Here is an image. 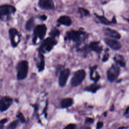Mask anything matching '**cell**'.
Returning <instances> with one entry per match:
<instances>
[{
    "label": "cell",
    "mask_w": 129,
    "mask_h": 129,
    "mask_svg": "<svg viewBox=\"0 0 129 129\" xmlns=\"http://www.w3.org/2000/svg\"><path fill=\"white\" fill-rule=\"evenodd\" d=\"M128 110H129V106H128V107L126 108V111H125V114L128 113Z\"/></svg>",
    "instance_id": "1f68e13d"
},
{
    "label": "cell",
    "mask_w": 129,
    "mask_h": 129,
    "mask_svg": "<svg viewBox=\"0 0 129 129\" xmlns=\"http://www.w3.org/2000/svg\"><path fill=\"white\" fill-rule=\"evenodd\" d=\"M103 126V123L102 122H98L97 123V125H96V128L97 129H100Z\"/></svg>",
    "instance_id": "83f0119b"
},
{
    "label": "cell",
    "mask_w": 129,
    "mask_h": 129,
    "mask_svg": "<svg viewBox=\"0 0 129 129\" xmlns=\"http://www.w3.org/2000/svg\"><path fill=\"white\" fill-rule=\"evenodd\" d=\"M51 37L55 38L56 36H58L59 35V31L58 29L54 28L51 30V31L49 33Z\"/></svg>",
    "instance_id": "603a6c76"
},
{
    "label": "cell",
    "mask_w": 129,
    "mask_h": 129,
    "mask_svg": "<svg viewBox=\"0 0 129 129\" xmlns=\"http://www.w3.org/2000/svg\"><path fill=\"white\" fill-rule=\"evenodd\" d=\"M57 22L62 25L65 26H70L72 23L71 18L67 16H62L59 18Z\"/></svg>",
    "instance_id": "5bb4252c"
},
{
    "label": "cell",
    "mask_w": 129,
    "mask_h": 129,
    "mask_svg": "<svg viewBox=\"0 0 129 129\" xmlns=\"http://www.w3.org/2000/svg\"><path fill=\"white\" fill-rule=\"evenodd\" d=\"M39 56L40 57V62L39 63L37 64V67L38 69V71L39 72L42 71L44 69L45 66V61L44 59V56L42 53L39 52Z\"/></svg>",
    "instance_id": "e0dca14e"
},
{
    "label": "cell",
    "mask_w": 129,
    "mask_h": 129,
    "mask_svg": "<svg viewBox=\"0 0 129 129\" xmlns=\"http://www.w3.org/2000/svg\"><path fill=\"white\" fill-rule=\"evenodd\" d=\"M114 60L120 66L122 67H124L125 66V63L123 61V59L122 57H121V56L119 55V56H117V57L116 56L114 57Z\"/></svg>",
    "instance_id": "ffe728a7"
},
{
    "label": "cell",
    "mask_w": 129,
    "mask_h": 129,
    "mask_svg": "<svg viewBox=\"0 0 129 129\" xmlns=\"http://www.w3.org/2000/svg\"><path fill=\"white\" fill-rule=\"evenodd\" d=\"M108 57H109V54L107 52V53H105V54L103 56V59H102V61H106L108 60Z\"/></svg>",
    "instance_id": "484cf974"
},
{
    "label": "cell",
    "mask_w": 129,
    "mask_h": 129,
    "mask_svg": "<svg viewBox=\"0 0 129 129\" xmlns=\"http://www.w3.org/2000/svg\"><path fill=\"white\" fill-rule=\"evenodd\" d=\"M100 88V86L96 85V84H92L85 88V90L91 91L93 93H95L96 92V91Z\"/></svg>",
    "instance_id": "d6986e66"
},
{
    "label": "cell",
    "mask_w": 129,
    "mask_h": 129,
    "mask_svg": "<svg viewBox=\"0 0 129 129\" xmlns=\"http://www.w3.org/2000/svg\"><path fill=\"white\" fill-rule=\"evenodd\" d=\"M9 33L12 45L14 47H16L20 41V34L18 31L14 28H12L10 29Z\"/></svg>",
    "instance_id": "52a82bcc"
},
{
    "label": "cell",
    "mask_w": 129,
    "mask_h": 129,
    "mask_svg": "<svg viewBox=\"0 0 129 129\" xmlns=\"http://www.w3.org/2000/svg\"><path fill=\"white\" fill-rule=\"evenodd\" d=\"M73 103V100L70 98H67L61 101V106L62 108H67L71 106Z\"/></svg>",
    "instance_id": "2e32d148"
},
{
    "label": "cell",
    "mask_w": 129,
    "mask_h": 129,
    "mask_svg": "<svg viewBox=\"0 0 129 129\" xmlns=\"http://www.w3.org/2000/svg\"><path fill=\"white\" fill-rule=\"evenodd\" d=\"M75 127V125L73 124H69L66 126L64 129H74Z\"/></svg>",
    "instance_id": "4316f807"
},
{
    "label": "cell",
    "mask_w": 129,
    "mask_h": 129,
    "mask_svg": "<svg viewBox=\"0 0 129 129\" xmlns=\"http://www.w3.org/2000/svg\"><path fill=\"white\" fill-rule=\"evenodd\" d=\"M16 11V8L11 5L0 6V19L3 21L9 20L11 16L15 13Z\"/></svg>",
    "instance_id": "6da1fadb"
},
{
    "label": "cell",
    "mask_w": 129,
    "mask_h": 129,
    "mask_svg": "<svg viewBox=\"0 0 129 129\" xmlns=\"http://www.w3.org/2000/svg\"><path fill=\"white\" fill-rule=\"evenodd\" d=\"M118 129H123V127H119V128H118Z\"/></svg>",
    "instance_id": "e575fe53"
},
{
    "label": "cell",
    "mask_w": 129,
    "mask_h": 129,
    "mask_svg": "<svg viewBox=\"0 0 129 129\" xmlns=\"http://www.w3.org/2000/svg\"><path fill=\"white\" fill-rule=\"evenodd\" d=\"M46 18H47V17L45 16V15H42V16H41L40 17V19H41L42 20H45L46 19Z\"/></svg>",
    "instance_id": "4dcf8cb0"
},
{
    "label": "cell",
    "mask_w": 129,
    "mask_h": 129,
    "mask_svg": "<svg viewBox=\"0 0 129 129\" xmlns=\"http://www.w3.org/2000/svg\"><path fill=\"white\" fill-rule=\"evenodd\" d=\"M103 32L105 35L114 39H119L120 38V35L117 31L114 30L110 28H105L103 30Z\"/></svg>",
    "instance_id": "4fadbf2b"
},
{
    "label": "cell",
    "mask_w": 129,
    "mask_h": 129,
    "mask_svg": "<svg viewBox=\"0 0 129 129\" xmlns=\"http://www.w3.org/2000/svg\"><path fill=\"white\" fill-rule=\"evenodd\" d=\"M70 73V70L68 69H63L61 71L58 79V83L60 86L63 87L65 86L69 77Z\"/></svg>",
    "instance_id": "30bf717a"
},
{
    "label": "cell",
    "mask_w": 129,
    "mask_h": 129,
    "mask_svg": "<svg viewBox=\"0 0 129 129\" xmlns=\"http://www.w3.org/2000/svg\"><path fill=\"white\" fill-rule=\"evenodd\" d=\"M112 22L113 23H116V21H115V18H114V17H113V19H112Z\"/></svg>",
    "instance_id": "d6a6232c"
},
{
    "label": "cell",
    "mask_w": 129,
    "mask_h": 129,
    "mask_svg": "<svg viewBox=\"0 0 129 129\" xmlns=\"http://www.w3.org/2000/svg\"><path fill=\"white\" fill-rule=\"evenodd\" d=\"M17 77L18 80H22L24 79L28 74V62L26 60L19 62L16 67Z\"/></svg>",
    "instance_id": "7a4b0ae2"
},
{
    "label": "cell",
    "mask_w": 129,
    "mask_h": 129,
    "mask_svg": "<svg viewBox=\"0 0 129 129\" xmlns=\"http://www.w3.org/2000/svg\"><path fill=\"white\" fill-rule=\"evenodd\" d=\"M105 42L113 50H118L121 47V44L117 40L113 39L105 38L104 39Z\"/></svg>",
    "instance_id": "7c38bea8"
},
{
    "label": "cell",
    "mask_w": 129,
    "mask_h": 129,
    "mask_svg": "<svg viewBox=\"0 0 129 129\" xmlns=\"http://www.w3.org/2000/svg\"><path fill=\"white\" fill-rule=\"evenodd\" d=\"M97 17L98 18V19L99 20V21H100V22L103 24L105 25H109L111 23V22H110L109 20H108L105 17H104V16H98L97 15H96Z\"/></svg>",
    "instance_id": "44dd1931"
},
{
    "label": "cell",
    "mask_w": 129,
    "mask_h": 129,
    "mask_svg": "<svg viewBox=\"0 0 129 129\" xmlns=\"http://www.w3.org/2000/svg\"><path fill=\"white\" fill-rule=\"evenodd\" d=\"M13 103V99L10 97L5 96L0 99V111L7 110Z\"/></svg>",
    "instance_id": "9c48e42d"
},
{
    "label": "cell",
    "mask_w": 129,
    "mask_h": 129,
    "mask_svg": "<svg viewBox=\"0 0 129 129\" xmlns=\"http://www.w3.org/2000/svg\"><path fill=\"white\" fill-rule=\"evenodd\" d=\"M79 12H80V13L84 15V16H87L89 14V11L87 10H86L84 8H80L79 9Z\"/></svg>",
    "instance_id": "cb8c5ba5"
},
{
    "label": "cell",
    "mask_w": 129,
    "mask_h": 129,
    "mask_svg": "<svg viewBox=\"0 0 129 129\" xmlns=\"http://www.w3.org/2000/svg\"><path fill=\"white\" fill-rule=\"evenodd\" d=\"M17 117L19 118L21 122L24 123L25 122V118L23 115V114L21 112H19V113L17 115Z\"/></svg>",
    "instance_id": "d4e9b609"
},
{
    "label": "cell",
    "mask_w": 129,
    "mask_h": 129,
    "mask_svg": "<svg viewBox=\"0 0 129 129\" xmlns=\"http://www.w3.org/2000/svg\"><path fill=\"white\" fill-rule=\"evenodd\" d=\"M8 121V119L5 118H3L2 119H1L0 120V124H4L5 123H6Z\"/></svg>",
    "instance_id": "f546056e"
},
{
    "label": "cell",
    "mask_w": 129,
    "mask_h": 129,
    "mask_svg": "<svg viewBox=\"0 0 129 129\" xmlns=\"http://www.w3.org/2000/svg\"><path fill=\"white\" fill-rule=\"evenodd\" d=\"M84 34L83 32L81 31H71L67 32L66 39L78 43L82 40Z\"/></svg>",
    "instance_id": "8992f818"
},
{
    "label": "cell",
    "mask_w": 129,
    "mask_h": 129,
    "mask_svg": "<svg viewBox=\"0 0 129 129\" xmlns=\"http://www.w3.org/2000/svg\"><path fill=\"white\" fill-rule=\"evenodd\" d=\"M0 129H4V125L3 124L0 125Z\"/></svg>",
    "instance_id": "836d02e7"
},
{
    "label": "cell",
    "mask_w": 129,
    "mask_h": 129,
    "mask_svg": "<svg viewBox=\"0 0 129 129\" xmlns=\"http://www.w3.org/2000/svg\"><path fill=\"white\" fill-rule=\"evenodd\" d=\"M86 76V73L84 70H79L76 72L72 78L71 85L76 87L80 85L84 80Z\"/></svg>",
    "instance_id": "277c9868"
},
{
    "label": "cell",
    "mask_w": 129,
    "mask_h": 129,
    "mask_svg": "<svg viewBox=\"0 0 129 129\" xmlns=\"http://www.w3.org/2000/svg\"><path fill=\"white\" fill-rule=\"evenodd\" d=\"M86 122H88V123H92L94 121V119L92 118H90V117H87L86 120H85Z\"/></svg>",
    "instance_id": "f1b7e54d"
},
{
    "label": "cell",
    "mask_w": 129,
    "mask_h": 129,
    "mask_svg": "<svg viewBox=\"0 0 129 129\" xmlns=\"http://www.w3.org/2000/svg\"><path fill=\"white\" fill-rule=\"evenodd\" d=\"M18 123V120H16L9 124L7 129H15Z\"/></svg>",
    "instance_id": "7402d4cb"
},
{
    "label": "cell",
    "mask_w": 129,
    "mask_h": 129,
    "mask_svg": "<svg viewBox=\"0 0 129 129\" xmlns=\"http://www.w3.org/2000/svg\"><path fill=\"white\" fill-rule=\"evenodd\" d=\"M89 48L93 50L96 51L97 53H100L102 49V47L100 45L99 42H92L89 45Z\"/></svg>",
    "instance_id": "9a60e30c"
},
{
    "label": "cell",
    "mask_w": 129,
    "mask_h": 129,
    "mask_svg": "<svg viewBox=\"0 0 129 129\" xmlns=\"http://www.w3.org/2000/svg\"><path fill=\"white\" fill-rule=\"evenodd\" d=\"M127 21L129 22V19H127Z\"/></svg>",
    "instance_id": "8d00e7d4"
},
{
    "label": "cell",
    "mask_w": 129,
    "mask_h": 129,
    "mask_svg": "<svg viewBox=\"0 0 129 129\" xmlns=\"http://www.w3.org/2000/svg\"><path fill=\"white\" fill-rule=\"evenodd\" d=\"M57 43L56 40L54 39V38L50 37L47 38L43 42L42 44L41 45L39 52V53H43L46 51H49L51 50L53 46Z\"/></svg>",
    "instance_id": "3957f363"
},
{
    "label": "cell",
    "mask_w": 129,
    "mask_h": 129,
    "mask_svg": "<svg viewBox=\"0 0 129 129\" xmlns=\"http://www.w3.org/2000/svg\"><path fill=\"white\" fill-rule=\"evenodd\" d=\"M47 28L45 25H37L34 30V37L33 41L35 43L38 38L42 39L45 36Z\"/></svg>",
    "instance_id": "5b68a950"
},
{
    "label": "cell",
    "mask_w": 129,
    "mask_h": 129,
    "mask_svg": "<svg viewBox=\"0 0 129 129\" xmlns=\"http://www.w3.org/2000/svg\"><path fill=\"white\" fill-rule=\"evenodd\" d=\"M119 74V69L116 66L113 65L107 71V76L108 80L110 82L114 81Z\"/></svg>",
    "instance_id": "ba28073f"
},
{
    "label": "cell",
    "mask_w": 129,
    "mask_h": 129,
    "mask_svg": "<svg viewBox=\"0 0 129 129\" xmlns=\"http://www.w3.org/2000/svg\"><path fill=\"white\" fill-rule=\"evenodd\" d=\"M38 5L41 9L45 10H53L54 8L52 0H39Z\"/></svg>",
    "instance_id": "8fae6325"
},
{
    "label": "cell",
    "mask_w": 129,
    "mask_h": 129,
    "mask_svg": "<svg viewBox=\"0 0 129 129\" xmlns=\"http://www.w3.org/2000/svg\"><path fill=\"white\" fill-rule=\"evenodd\" d=\"M86 129H90V128L89 127H88L87 128H86Z\"/></svg>",
    "instance_id": "d590c367"
},
{
    "label": "cell",
    "mask_w": 129,
    "mask_h": 129,
    "mask_svg": "<svg viewBox=\"0 0 129 129\" xmlns=\"http://www.w3.org/2000/svg\"><path fill=\"white\" fill-rule=\"evenodd\" d=\"M34 26V18H31L28 20L25 25V28L28 31H30Z\"/></svg>",
    "instance_id": "ac0fdd59"
}]
</instances>
